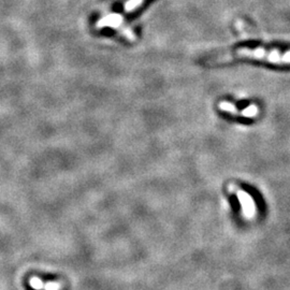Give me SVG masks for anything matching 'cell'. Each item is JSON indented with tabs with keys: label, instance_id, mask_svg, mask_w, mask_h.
<instances>
[{
	"label": "cell",
	"instance_id": "cell-2",
	"mask_svg": "<svg viewBox=\"0 0 290 290\" xmlns=\"http://www.w3.org/2000/svg\"><path fill=\"white\" fill-rule=\"evenodd\" d=\"M236 192L239 198L240 204H241L243 215L248 219L253 218L256 214V204L253 197L241 189H236Z\"/></svg>",
	"mask_w": 290,
	"mask_h": 290
},
{
	"label": "cell",
	"instance_id": "cell-3",
	"mask_svg": "<svg viewBox=\"0 0 290 290\" xmlns=\"http://www.w3.org/2000/svg\"><path fill=\"white\" fill-rule=\"evenodd\" d=\"M144 0H128V2L124 6V10L125 12H132L137 10L139 7H141V5L143 4Z\"/></svg>",
	"mask_w": 290,
	"mask_h": 290
},
{
	"label": "cell",
	"instance_id": "cell-1",
	"mask_svg": "<svg viewBox=\"0 0 290 290\" xmlns=\"http://www.w3.org/2000/svg\"><path fill=\"white\" fill-rule=\"evenodd\" d=\"M124 18L123 15L119 14V13H111V14H107L105 16H103L102 19L99 20L97 22L96 26L98 28H104V27H111V28H120L122 34L125 36L128 40L130 41H135L136 36L132 30L125 26V24H124Z\"/></svg>",
	"mask_w": 290,
	"mask_h": 290
}]
</instances>
